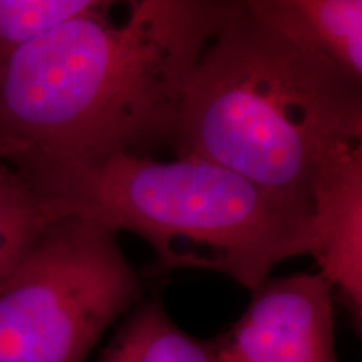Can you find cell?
<instances>
[{
  "label": "cell",
  "mask_w": 362,
  "mask_h": 362,
  "mask_svg": "<svg viewBox=\"0 0 362 362\" xmlns=\"http://www.w3.org/2000/svg\"><path fill=\"white\" fill-rule=\"evenodd\" d=\"M235 6L99 0L27 45L0 69V161L148 156L175 143L194 66Z\"/></svg>",
  "instance_id": "obj_1"
},
{
  "label": "cell",
  "mask_w": 362,
  "mask_h": 362,
  "mask_svg": "<svg viewBox=\"0 0 362 362\" xmlns=\"http://www.w3.org/2000/svg\"><path fill=\"white\" fill-rule=\"evenodd\" d=\"M362 143V81L257 7L237 2L198 59L178 156L233 171L314 218L315 188Z\"/></svg>",
  "instance_id": "obj_2"
},
{
  "label": "cell",
  "mask_w": 362,
  "mask_h": 362,
  "mask_svg": "<svg viewBox=\"0 0 362 362\" xmlns=\"http://www.w3.org/2000/svg\"><path fill=\"white\" fill-rule=\"evenodd\" d=\"M12 168L51 220L74 216L146 240L155 274L220 272L253 292L280 262L315 253L312 216L197 156L115 155Z\"/></svg>",
  "instance_id": "obj_3"
},
{
  "label": "cell",
  "mask_w": 362,
  "mask_h": 362,
  "mask_svg": "<svg viewBox=\"0 0 362 362\" xmlns=\"http://www.w3.org/2000/svg\"><path fill=\"white\" fill-rule=\"evenodd\" d=\"M141 296L115 230L54 218L0 288V362H86Z\"/></svg>",
  "instance_id": "obj_4"
},
{
  "label": "cell",
  "mask_w": 362,
  "mask_h": 362,
  "mask_svg": "<svg viewBox=\"0 0 362 362\" xmlns=\"http://www.w3.org/2000/svg\"><path fill=\"white\" fill-rule=\"evenodd\" d=\"M211 344L218 362H339L332 285L320 272L269 277L237 322Z\"/></svg>",
  "instance_id": "obj_5"
},
{
  "label": "cell",
  "mask_w": 362,
  "mask_h": 362,
  "mask_svg": "<svg viewBox=\"0 0 362 362\" xmlns=\"http://www.w3.org/2000/svg\"><path fill=\"white\" fill-rule=\"evenodd\" d=\"M315 260L332 287L362 275V143L327 170L314 194Z\"/></svg>",
  "instance_id": "obj_6"
},
{
  "label": "cell",
  "mask_w": 362,
  "mask_h": 362,
  "mask_svg": "<svg viewBox=\"0 0 362 362\" xmlns=\"http://www.w3.org/2000/svg\"><path fill=\"white\" fill-rule=\"evenodd\" d=\"M288 33L362 81V0H255Z\"/></svg>",
  "instance_id": "obj_7"
},
{
  "label": "cell",
  "mask_w": 362,
  "mask_h": 362,
  "mask_svg": "<svg viewBox=\"0 0 362 362\" xmlns=\"http://www.w3.org/2000/svg\"><path fill=\"white\" fill-rule=\"evenodd\" d=\"M98 362H218L211 341L180 329L158 298L126 320Z\"/></svg>",
  "instance_id": "obj_8"
},
{
  "label": "cell",
  "mask_w": 362,
  "mask_h": 362,
  "mask_svg": "<svg viewBox=\"0 0 362 362\" xmlns=\"http://www.w3.org/2000/svg\"><path fill=\"white\" fill-rule=\"evenodd\" d=\"M51 221L33 189L12 166L0 161V288Z\"/></svg>",
  "instance_id": "obj_9"
},
{
  "label": "cell",
  "mask_w": 362,
  "mask_h": 362,
  "mask_svg": "<svg viewBox=\"0 0 362 362\" xmlns=\"http://www.w3.org/2000/svg\"><path fill=\"white\" fill-rule=\"evenodd\" d=\"M98 4L99 0H0V69L27 45Z\"/></svg>",
  "instance_id": "obj_10"
},
{
  "label": "cell",
  "mask_w": 362,
  "mask_h": 362,
  "mask_svg": "<svg viewBox=\"0 0 362 362\" xmlns=\"http://www.w3.org/2000/svg\"><path fill=\"white\" fill-rule=\"evenodd\" d=\"M359 329H361V334H362V322H359Z\"/></svg>",
  "instance_id": "obj_11"
}]
</instances>
